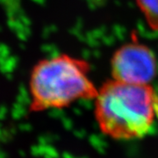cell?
<instances>
[{"label":"cell","instance_id":"obj_1","mask_svg":"<svg viewBox=\"0 0 158 158\" xmlns=\"http://www.w3.org/2000/svg\"><path fill=\"white\" fill-rule=\"evenodd\" d=\"M95 116L101 131L114 139L143 137L154 123L153 89L148 85L108 81L95 98Z\"/></svg>","mask_w":158,"mask_h":158},{"label":"cell","instance_id":"obj_2","mask_svg":"<svg viewBox=\"0 0 158 158\" xmlns=\"http://www.w3.org/2000/svg\"><path fill=\"white\" fill-rule=\"evenodd\" d=\"M88 62L65 54L38 62L31 71L30 109H62L80 99L95 98L98 91L89 78Z\"/></svg>","mask_w":158,"mask_h":158},{"label":"cell","instance_id":"obj_3","mask_svg":"<svg viewBox=\"0 0 158 158\" xmlns=\"http://www.w3.org/2000/svg\"><path fill=\"white\" fill-rule=\"evenodd\" d=\"M156 58L150 49L137 41L121 47L113 57V79L133 85H148L156 74Z\"/></svg>","mask_w":158,"mask_h":158},{"label":"cell","instance_id":"obj_4","mask_svg":"<svg viewBox=\"0 0 158 158\" xmlns=\"http://www.w3.org/2000/svg\"><path fill=\"white\" fill-rule=\"evenodd\" d=\"M150 27L158 31V0H136Z\"/></svg>","mask_w":158,"mask_h":158},{"label":"cell","instance_id":"obj_5","mask_svg":"<svg viewBox=\"0 0 158 158\" xmlns=\"http://www.w3.org/2000/svg\"><path fill=\"white\" fill-rule=\"evenodd\" d=\"M153 107L155 114L158 118V86L156 90H153Z\"/></svg>","mask_w":158,"mask_h":158}]
</instances>
